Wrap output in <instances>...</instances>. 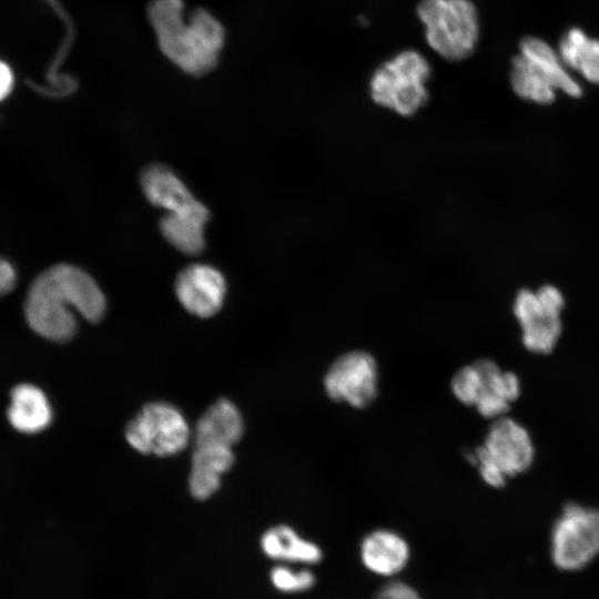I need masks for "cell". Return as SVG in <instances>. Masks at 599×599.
Instances as JSON below:
<instances>
[{
  "label": "cell",
  "mask_w": 599,
  "mask_h": 599,
  "mask_svg": "<svg viewBox=\"0 0 599 599\" xmlns=\"http://www.w3.org/2000/svg\"><path fill=\"white\" fill-rule=\"evenodd\" d=\"M106 307L102 288L87 271L73 264L58 263L30 283L23 311L34 333L54 343H65L78 328L74 313L90 323H98L104 317Z\"/></svg>",
  "instance_id": "cell-1"
},
{
  "label": "cell",
  "mask_w": 599,
  "mask_h": 599,
  "mask_svg": "<svg viewBox=\"0 0 599 599\" xmlns=\"http://www.w3.org/2000/svg\"><path fill=\"white\" fill-rule=\"evenodd\" d=\"M149 17L162 52L182 71L201 75L217 63L225 31L209 11L187 12L183 0H152Z\"/></svg>",
  "instance_id": "cell-2"
},
{
  "label": "cell",
  "mask_w": 599,
  "mask_h": 599,
  "mask_svg": "<svg viewBox=\"0 0 599 599\" xmlns=\"http://www.w3.org/2000/svg\"><path fill=\"white\" fill-rule=\"evenodd\" d=\"M418 19L427 44L448 61L470 57L479 39V14L471 0H419Z\"/></svg>",
  "instance_id": "cell-3"
},
{
  "label": "cell",
  "mask_w": 599,
  "mask_h": 599,
  "mask_svg": "<svg viewBox=\"0 0 599 599\" xmlns=\"http://www.w3.org/2000/svg\"><path fill=\"white\" fill-rule=\"evenodd\" d=\"M432 67L417 50L408 49L383 62L370 77L372 100L396 113L415 114L428 100Z\"/></svg>",
  "instance_id": "cell-4"
},
{
  "label": "cell",
  "mask_w": 599,
  "mask_h": 599,
  "mask_svg": "<svg viewBox=\"0 0 599 599\" xmlns=\"http://www.w3.org/2000/svg\"><path fill=\"white\" fill-rule=\"evenodd\" d=\"M124 437L141 454L167 457L186 448L191 430L180 409L169 403L154 402L129 422Z\"/></svg>",
  "instance_id": "cell-5"
},
{
  "label": "cell",
  "mask_w": 599,
  "mask_h": 599,
  "mask_svg": "<svg viewBox=\"0 0 599 599\" xmlns=\"http://www.w3.org/2000/svg\"><path fill=\"white\" fill-rule=\"evenodd\" d=\"M554 564L562 570H578L599 555V509L576 502L565 505L550 535Z\"/></svg>",
  "instance_id": "cell-6"
},
{
  "label": "cell",
  "mask_w": 599,
  "mask_h": 599,
  "mask_svg": "<svg viewBox=\"0 0 599 599\" xmlns=\"http://www.w3.org/2000/svg\"><path fill=\"white\" fill-rule=\"evenodd\" d=\"M561 293L551 285L537 293L518 292L514 313L522 329L524 346L536 354H549L555 348L562 329L560 312L564 307Z\"/></svg>",
  "instance_id": "cell-7"
},
{
  "label": "cell",
  "mask_w": 599,
  "mask_h": 599,
  "mask_svg": "<svg viewBox=\"0 0 599 599\" xmlns=\"http://www.w3.org/2000/svg\"><path fill=\"white\" fill-rule=\"evenodd\" d=\"M379 370L375 357L366 351H351L333 361L324 374L326 396L353 408L368 407L378 395Z\"/></svg>",
  "instance_id": "cell-8"
},
{
  "label": "cell",
  "mask_w": 599,
  "mask_h": 599,
  "mask_svg": "<svg viewBox=\"0 0 599 599\" xmlns=\"http://www.w3.org/2000/svg\"><path fill=\"white\" fill-rule=\"evenodd\" d=\"M174 291L185 311L194 316L207 318L222 308L227 283L224 274L215 266L194 263L177 274Z\"/></svg>",
  "instance_id": "cell-9"
},
{
  "label": "cell",
  "mask_w": 599,
  "mask_h": 599,
  "mask_svg": "<svg viewBox=\"0 0 599 599\" xmlns=\"http://www.w3.org/2000/svg\"><path fill=\"white\" fill-rule=\"evenodd\" d=\"M480 446L507 477L528 470L535 457L528 430L507 416L493 420Z\"/></svg>",
  "instance_id": "cell-10"
},
{
  "label": "cell",
  "mask_w": 599,
  "mask_h": 599,
  "mask_svg": "<svg viewBox=\"0 0 599 599\" xmlns=\"http://www.w3.org/2000/svg\"><path fill=\"white\" fill-rule=\"evenodd\" d=\"M481 376L479 396L474 405L478 414L487 419L505 416L510 404L520 395V382L512 372H505L491 359L474 362Z\"/></svg>",
  "instance_id": "cell-11"
},
{
  "label": "cell",
  "mask_w": 599,
  "mask_h": 599,
  "mask_svg": "<svg viewBox=\"0 0 599 599\" xmlns=\"http://www.w3.org/2000/svg\"><path fill=\"white\" fill-rule=\"evenodd\" d=\"M364 567L370 572L389 577L402 571L410 557V548L403 536L389 529L367 534L359 547Z\"/></svg>",
  "instance_id": "cell-12"
},
{
  "label": "cell",
  "mask_w": 599,
  "mask_h": 599,
  "mask_svg": "<svg viewBox=\"0 0 599 599\" xmlns=\"http://www.w3.org/2000/svg\"><path fill=\"white\" fill-rule=\"evenodd\" d=\"M233 447L220 444H195L189 488L199 500L210 498L221 485L222 476L234 464Z\"/></svg>",
  "instance_id": "cell-13"
},
{
  "label": "cell",
  "mask_w": 599,
  "mask_h": 599,
  "mask_svg": "<svg viewBox=\"0 0 599 599\" xmlns=\"http://www.w3.org/2000/svg\"><path fill=\"white\" fill-rule=\"evenodd\" d=\"M209 220V209L196 201L182 211L165 213L160 221V231L181 253L197 255L205 248V225Z\"/></svg>",
  "instance_id": "cell-14"
},
{
  "label": "cell",
  "mask_w": 599,
  "mask_h": 599,
  "mask_svg": "<svg viewBox=\"0 0 599 599\" xmlns=\"http://www.w3.org/2000/svg\"><path fill=\"white\" fill-rule=\"evenodd\" d=\"M146 200L165 213L182 211L199 201L175 171L165 164L152 163L140 175Z\"/></svg>",
  "instance_id": "cell-15"
},
{
  "label": "cell",
  "mask_w": 599,
  "mask_h": 599,
  "mask_svg": "<svg viewBox=\"0 0 599 599\" xmlns=\"http://www.w3.org/2000/svg\"><path fill=\"white\" fill-rule=\"evenodd\" d=\"M8 419L23 434H38L52 420V408L47 395L31 384H20L11 390Z\"/></svg>",
  "instance_id": "cell-16"
},
{
  "label": "cell",
  "mask_w": 599,
  "mask_h": 599,
  "mask_svg": "<svg viewBox=\"0 0 599 599\" xmlns=\"http://www.w3.org/2000/svg\"><path fill=\"white\" fill-rule=\"evenodd\" d=\"M244 422L237 407L222 398L199 418L194 430L195 444H220L233 447L243 436Z\"/></svg>",
  "instance_id": "cell-17"
},
{
  "label": "cell",
  "mask_w": 599,
  "mask_h": 599,
  "mask_svg": "<svg viewBox=\"0 0 599 599\" xmlns=\"http://www.w3.org/2000/svg\"><path fill=\"white\" fill-rule=\"evenodd\" d=\"M260 544L266 557L278 561L314 565L323 559L322 548L316 542L303 538L287 525L267 529Z\"/></svg>",
  "instance_id": "cell-18"
},
{
  "label": "cell",
  "mask_w": 599,
  "mask_h": 599,
  "mask_svg": "<svg viewBox=\"0 0 599 599\" xmlns=\"http://www.w3.org/2000/svg\"><path fill=\"white\" fill-rule=\"evenodd\" d=\"M519 51L548 79L556 90L573 98L581 95L582 90L579 83L570 75L558 52L546 41L536 37H526L519 43Z\"/></svg>",
  "instance_id": "cell-19"
},
{
  "label": "cell",
  "mask_w": 599,
  "mask_h": 599,
  "mask_svg": "<svg viewBox=\"0 0 599 599\" xmlns=\"http://www.w3.org/2000/svg\"><path fill=\"white\" fill-rule=\"evenodd\" d=\"M510 84L521 99L540 104H549L555 100L556 89L548 79L522 54L511 60Z\"/></svg>",
  "instance_id": "cell-20"
},
{
  "label": "cell",
  "mask_w": 599,
  "mask_h": 599,
  "mask_svg": "<svg viewBox=\"0 0 599 599\" xmlns=\"http://www.w3.org/2000/svg\"><path fill=\"white\" fill-rule=\"evenodd\" d=\"M481 387V376L471 363L460 367L450 379V390L454 397L465 406L475 405Z\"/></svg>",
  "instance_id": "cell-21"
},
{
  "label": "cell",
  "mask_w": 599,
  "mask_h": 599,
  "mask_svg": "<svg viewBox=\"0 0 599 599\" xmlns=\"http://www.w3.org/2000/svg\"><path fill=\"white\" fill-rule=\"evenodd\" d=\"M273 587L285 593L303 592L315 585V575L308 569L295 571L286 566H276L270 572Z\"/></svg>",
  "instance_id": "cell-22"
},
{
  "label": "cell",
  "mask_w": 599,
  "mask_h": 599,
  "mask_svg": "<svg viewBox=\"0 0 599 599\" xmlns=\"http://www.w3.org/2000/svg\"><path fill=\"white\" fill-rule=\"evenodd\" d=\"M589 37L579 28L569 29L560 39L558 54L568 70L577 69L580 53Z\"/></svg>",
  "instance_id": "cell-23"
},
{
  "label": "cell",
  "mask_w": 599,
  "mask_h": 599,
  "mask_svg": "<svg viewBox=\"0 0 599 599\" xmlns=\"http://www.w3.org/2000/svg\"><path fill=\"white\" fill-rule=\"evenodd\" d=\"M576 71L587 81L599 84V39L589 38L580 53Z\"/></svg>",
  "instance_id": "cell-24"
},
{
  "label": "cell",
  "mask_w": 599,
  "mask_h": 599,
  "mask_svg": "<svg viewBox=\"0 0 599 599\" xmlns=\"http://www.w3.org/2000/svg\"><path fill=\"white\" fill-rule=\"evenodd\" d=\"M375 599H420V597L409 585L394 581L380 589Z\"/></svg>",
  "instance_id": "cell-25"
},
{
  "label": "cell",
  "mask_w": 599,
  "mask_h": 599,
  "mask_svg": "<svg viewBox=\"0 0 599 599\" xmlns=\"http://www.w3.org/2000/svg\"><path fill=\"white\" fill-rule=\"evenodd\" d=\"M17 284V272L13 265L0 257V297L10 293Z\"/></svg>",
  "instance_id": "cell-26"
},
{
  "label": "cell",
  "mask_w": 599,
  "mask_h": 599,
  "mask_svg": "<svg viewBox=\"0 0 599 599\" xmlns=\"http://www.w3.org/2000/svg\"><path fill=\"white\" fill-rule=\"evenodd\" d=\"M14 84V77L11 68L3 61H0V102L11 93Z\"/></svg>",
  "instance_id": "cell-27"
}]
</instances>
